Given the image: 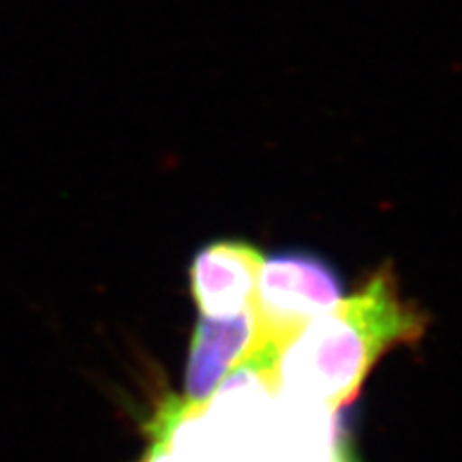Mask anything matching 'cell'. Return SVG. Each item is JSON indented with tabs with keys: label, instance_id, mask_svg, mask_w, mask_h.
Listing matches in <instances>:
<instances>
[{
	"label": "cell",
	"instance_id": "6da1fadb",
	"mask_svg": "<svg viewBox=\"0 0 462 462\" xmlns=\"http://www.w3.org/2000/svg\"><path fill=\"white\" fill-rule=\"evenodd\" d=\"M426 323L429 317L401 296L396 276L385 265L360 291L289 340L276 366L279 392L340 411L360 394L381 357L420 340Z\"/></svg>",
	"mask_w": 462,
	"mask_h": 462
},
{
	"label": "cell",
	"instance_id": "7a4b0ae2",
	"mask_svg": "<svg viewBox=\"0 0 462 462\" xmlns=\"http://www.w3.org/2000/svg\"><path fill=\"white\" fill-rule=\"evenodd\" d=\"M343 300V282L330 262L306 251H287L265 259L259 273L255 343L282 351L293 337L330 313Z\"/></svg>",
	"mask_w": 462,
	"mask_h": 462
},
{
	"label": "cell",
	"instance_id": "3957f363",
	"mask_svg": "<svg viewBox=\"0 0 462 462\" xmlns=\"http://www.w3.org/2000/svg\"><path fill=\"white\" fill-rule=\"evenodd\" d=\"M265 257L245 240L206 245L190 265V291L201 317L229 319L253 309Z\"/></svg>",
	"mask_w": 462,
	"mask_h": 462
},
{
	"label": "cell",
	"instance_id": "277c9868",
	"mask_svg": "<svg viewBox=\"0 0 462 462\" xmlns=\"http://www.w3.org/2000/svg\"><path fill=\"white\" fill-rule=\"evenodd\" d=\"M270 462H357L340 429L338 411L276 394Z\"/></svg>",
	"mask_w": 462,
	"mask_h": 462
},
{
	"label": "cell",
	"instance_id": "5b68a950",
	"mask_svg": "<svg viewBox=\"0 0 462 462\" xmlns=\"http://www.w3.org/2000/svg\"><path fill=\"white\" fill-rule=\"evenodd\" d=\"M255 310L229 319L201 317L190 340L184 401L204 404L223 379L245 360L255 340Z\"/></svg>",
	"mask_w": 462,
	"mask_h": 462
},
{
	"label": "cell",
	"instance_id": "8992f818",
	"mask_svg": "<svg viewBox=\"0 0 462 462\" xmlns=\"http://www.w3.org/2000/svg\"><path fill=\"white\" fill-rule=\"evenodd\" d=\"M146 462H173V458L165 452V448L161 446L159 441H152V448H150Z\"/></svg>",
	"mask_w": 462,
	"mask_h": 462
}]
</instances>
